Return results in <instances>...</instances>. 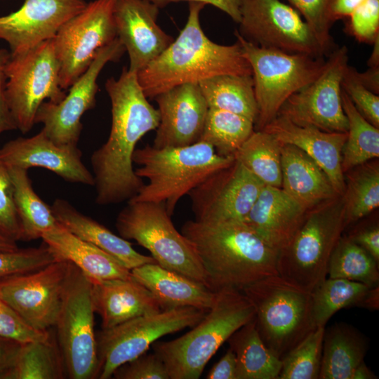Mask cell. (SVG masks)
<instances>
[{"label":"cell","instance_id":"11a10c76","mask_svg":"<svg viewBox=\"0 0 379 379\" xmlns=\"http://www.w3.org/2000/svg\"><path fill=\"white\" fill-rule=\"evenodd\" d=\"M366 0H331L330 15L333 23L348 18Z\"/></svg>","mask_w":379,"mask_h":379},{"label":"cell","instance_id":"1f68e13d","mask_svg":"<svg viewBox=\"0 0 379 379\" xmlns=\"http://www.w3.org/2000/svg\"><path fill=\"white\" fill-rule=\"evenodd\" d=\"M199 86L208 108L236 113L255 124L258 107L252 75L221 74L204 79Z\"/></svg>","mask_w":379,"mask_h":379},{"label":"cell","instance_id":"f35d334b","mask_svg":"<svg viewBox=\"0 0 379 379\" xmlns=\"http://www.w3.org/2000/svg\"><path fill=\"white\" fill-rule=\"evenodd\" d=\"M327 275L379 286V265L362 247L348 237L340 238L331 255Z\"/></svg>","mask_w":379,"mask_h":379},{"label":"cell","instance_id":"bcb514c9","mask_svg":"<svg viewBox=\"0 0 379 379\" xmlns=\"http://www.w3.org/2000/svg\"><path fill=\"white\" fill-rule=\"evenodd\" d=\"M348 18L347 30L358 41L373 44L379 37V0H366Z\"/></svg>","mask_w":379,"mask_h":379},{"label":"cell","instance_id":"f5cc1de1","mask_svg":"<svg viewBox=\"0 0 379 379\" xmlns=\"http://www.w3.org/2000/svg\"><path fill=\"white\" fill-rule=\"evenodd\" d=\"M155 4L159 9L167 5L186 1L188 2H201L204 4H210L228 15L234 22L239 23L240 20V6L241 0H147Z\"/></svg>","mask_w":379,"mask_h":379},{"label":"cell","instance_id":"9f6ffc18","mask_svg":"<svg viewBox=\"0 0 379 379\" xmlns=\"http://www.w3.org/2000/svg\"><path fill=\"white\" fill-rule=\"evenodd\" d=\"M356 75L359 81L371 91L379 93V67H369L364 72L356 71Z\"/></svg>","mask_w":379,"mask_h":379},{"label":"cell","instance_id":"7bdbcfd3","mask_svg":"<svg viewBox=\"0 0 379 379\" xmlns=\"http://www.w3.org/2000/svg\"><path fill=\"white\" fill-rule=\"evenodd\" d=\"M303 17L304 21L328 55L335 48L330 34L331 0H286Z\"/></svg>","mask_w":379,"mask_h":379},{"label":"cell","instance_id":"5bb4252c","mask_svg":"<svg viewBox=\"0 0 379 379\" xmlns=\"http://www.w3.org/2000/svg\"><path fill=\"white\" fill-rule=\"evenodd\" d=\"M237 32L262 48L314 57L328 55L307 23L281 0H241Z\"/></svg>","mask_w":379,"mask_h":379},{"label":"cell","instance_id":"d4e9b609","mask_svg":"<svg viewBox=\"0 0 379 379\" xmlns=\"http://www.w3.org/2000/svg\"><path fill=\"white\" fill-rule=\"evenodd\" d=\"M91 281L93 308L101 318L102 328L161 311L153 294L133 277Z\"/></svg>","mask_w":379,"mask_h":379},{"label":"cell","instance_id":"5b68a950","mask_svg":"<svg viewBox=\"0 0 379 379\" xmlns=\"http://www.w3.org/2000/svg\"><path fill=\"white\" fill-rule=\"evenodd\" d=\"M255 315L241 291L223 288L216 291L214 305L190 331L172 340H157L151 346L170 379H198L220 347Z\"/></svg>","mask_w":379,"mask_h":379},{"label":"cell","instance_id":"f6af8a7d","mask_svg":"<svg viewBox=\"0 0 379 379\" xmlns=\"http://www.w3.org/2000/svg\"><path fill=\"white\" fill-rule=\"evenodd\" d=\"M357 69L349 65L344 72L341 86L359 112L379 128V96L366 88L356 75Z\"/></svg>","mask_w":379,"mask_h":379},{"label":"cell","instance_id":"484cf974","mask_svg":"<svg viewBox=\"0 0 379 379\" xmlns=\"http://www.w3.org/2000/svg\"><path fill=\"white\" fill-rule=\"evenodd\" d=\"M131 272L133 277L153 294L161 310L180 307L209 310L215 303L216 292L157 263L142 265Z\"/></svg>","mask_w":379,"mask_h":379},{"label":"cell","instance_id":"30bf717a","mask_svg":"<svg viewBox=\"0 0 379 379\" xmlns=\"http://www.w3.org/2000/svg\"><path fill=\"white\" fill-rule=\"evenodd\" d=\"M59 71L53 39L24 52L10 53L6 67V99L16 128L22 133L32 128L45 100L56 103L65 96Z\"/></svg>","mask_w":379,"mask_h":379},{"label":"cell","instance_id":"e0dca14e","mask_svg":"<svg viewBox=\"0 0 379 379\" xmlns=\"http://www.w3.org/2000/svg\"><path fill=\"white\" fill-rule=\"evenodd\" d=\"M69 262L57 260L42 269L0 281V296L33 329L55 326L62 305Z\"/></svg>","mask_w":379,"mask_h":379},{"label":"cell","instance_id":"7402d4cb","mask_svg":"<svg viewBox=\"0 0 379 379\" xmlns=\"http://www.w3.org/2000/svg\"><path fill=\"white\" fill-rule=\"evenodd\" d=\"M81 158L77 146L59 145L42 129L32 137L11 140L0 148V159L8 167L43 168L67 182L94 186L93 175Z\"/></svg>","mask_w":379,"mask_h":379},{"label":"cell","instance_id":"6da1fadb","mask_svg":"<svg viewBox=\"0 0 379 379\" xmlns=\"http://www.w3.org/2000/svg\"><path fill=\"white\" fill-rule=\"evenodd\" d=\"M105 89L112 106L111 129L91 157L99 205L129 201L142 187V179L133 170V154L138 142L159 123L158 109L149 102L136 72L124 67L117 79L107 80Z\"/></svg>","mask_w":379,"mask_h":379},{"label":"cell","instance_id":"277c9868","mask_svg":"<svg viewBox=\"0 0 379 379\" xmlns=\"http://www.w3.org/2000/svg\"><path fill=\"white\" fill-rule=\"evenodd\" d=\"M132 160L140 166L135 174L147 183L129 201L163 203L172 216L182 197L213 173L230 166L234 157L220 156L211 145L199 141L184 147L147 145L135 149Z\"/></svg>","mask_w":379,"mask_h":379},{"label":"cell","instance_id":"836d02e7","mask_svg":"<svg viewBox=\"0 0 379 379\" xmlns=\"http://www.w3.org/2000/svg\"><path fill=\"white\" fill-rule=\"evenodd\" d=\"M281 143L265 131H255L234 155L265 185L281 187Z\"/></svg>","mask_w":379,"mask_h":379},{"label":"cell","instance_id":"52a82bcc","mask_svg":"<svg viewBox=\"0 0 379 379\" xmlns=\"http://www.w3.org/2000/svg\"><path fill=\"white\" fill-rule=\"evenodd\" d=\"M234 34L252 69L258 107L254 128L261 131L277 117L291 95L321 74L326 58L262 48L244 39L237 30Z\"/></svg>","mask_w":379,"mask_h":379},{"label":"cell","instance_id":"9a60e30c","mask_svg":"<svg viewBox=\"0 0 379 379\" xmlns=\"http://www.w3.org/2000/svg\"><path fill=\"white\" fill-rule=\"evenodd\" d=\"M348 60L347 47L337 46L326 57L321 74L291 95L277 116L302 126L330 133H347L348 122L342 105L341 82Z\"/></svg>","mask_w":379,"mask_h":379},{"label":"cell","instance_id":"8992f818","mask_svg":"<svg viewBox=\"0 0 379 379\" xmlns=\"http://www.w3.org/2000/svg\"><path fill=\"white\" fill-rule=\"evenodd\" d=\"M241 291L254 307L261 339L281 360L317 328L312 312V293L279 274L261 279Z\"/></svg>","mask_w":379,"mask_h":379},{"label":"cell","instance_id":"91938a15","mask_svg":"<svg viewBox=\"0 0 379 379\" xmlns=\"http://www.w3.org/2000/svg\"><path fill=\"white\" fill-rule=\"evenodd\" d=\"M18 248L17 242L0 235V251H13Z\"/></svg>","mask_w":379,"mask_h":379},{"label":"cell","instance_id":"d6a6232c","mask_svg":"<svg viewBox=\"0 0 379 379\" xmlns=\"http://www.w3.org/2000/svg\"><path fill=\"white\" fill-rule=\"evenodd\" d=\"M13 185L15 208L19 217L21 241H32L54 228L58 224L51 206L35 192L27 169L8 167Z\"/></svg>","mask_w":379,"mask_h":379},{"label":"cell","instance_id":"680465c9","mask_svg":"<svg viewBox=\"0 0 379 379\" xmlns=\"http://www.w3.org/2000/svg\"><path fill=\"white\" fill-rule=\"evenodd\" d=\"M373 44V49L368 61L369 67H379V37L375 40Z\"/></svg>","mask_w":379,"mask_h":379},{"label":"cell","instance_id":"ab89813d","mask_svg":"<svg viewBox=\"0 0 379 379\" xmlns=\"http://www.w3.org/2000/svg\"><path fill=\"white\" fill-rule=\"evenodd\" d=\"M343 208L345 225L368 215L379 206V168L367 165L350 177Z\"/></svg>","mask_w":379,"mask_h":379},{"label":"cell","instance_id":"d6986e66","mask_svg":"<svg viewBox=\"0 0 379 379\" xmlns=\"http://www.w3.org/2000/svg\"><path fill=\"white\" fill-rule=\"evenodd\" d=\"M85 0H25L21 7L0 16V39L11 54L52 39L59 29L86 6Z\"/></svg>","mask_w":379,"mask_h":379},{"label":"cell","instance_id":"9c48e42d","mask_svg":"<svg viewBox=\"0 0 379 379\" xmlns=\"http://www.w3.org/2000/svg\"><path fill=\"white\" fill-rule=\"evenodd\" d=\"M91 279L69 262L60 310L55 325L66 374L95 379L98 359Z\"/></svg>","mask_w":379,"mask_h":379},{"label":"cell","instance_id":"3957f363","mask_svg":"<svg viewBox=\"0 0 379 379\" xmlns=\"http://www.w3.org/2000/svg\"><path fill=\"white\" fill-rule=\"evenodd\" d=\"M206 4L191 1L185 27L157 58L137 73L147 98L177 86L200 81L221 74L252 75L240 44L221 45L204 32L200 13Z\"/></svg>","mask_w":379,"mask_h":379},{"label":"cell","instance_id":"4fadbf2b","mask_svg":"<svg viewBox=\"0 0 379 379\" xmlns=\"http://www.w3.org/2000/svg\"><path fill=\"white\" fill-rule=\"evenodd\" d=\"M114 0H94L67 21L53 38L60 86L67 89L88 68L98 52L117 37Z\"/></svg>","mask_w":379,"mask_h":379},{"label":"cell","instance_id":"816d5d0a","mask_svg":"<svg viewBox=\"0 0 379 379\" xmlns=\"http://www.w3.org/2000/svg\"><path fill=\"white\" fill-rule=\"evenodd\" d=\"M22 343L0 335V379H10Z\"/></svg>","mask_w":379,"mask_h":379},{"label":"cell","instance_id":"7a4b0ae2","mask_svg":"<svg viewBox=\"0 0 379 379\" xmlns=\"http://www.w3.org/2000/svg\"><path fill=\"white\" fill-rule=\"evenodd\" d=\"M181 233L194 246L213 291H242L261 279L278 274L279 251L243 221L188 220Z\"/></svg>","mask_w":379,"mask_h":379},{"label":"cell","instance_id":"2e32d148","mask_svg":"<svg viewBox=\"0 0 379 379\" xmlns=\"http://www.w3.org/2000/svg\"><path fill=\"white\" fill-rule=\"evenodd\" d=\"M125 51L117 37L98 52L88 68L69 87L62 100L41 105L35 116V124H43L42 130L52 141L59 145L77 146L83 127L81 117L95 104L100 73L107 62L119 60Z\"/></svg>","mask_w":379,"mask_h":379},{"label":"cell","instance_id":"8d00e7d4","mask_svg":"<svg viewBox=\"0 0 379 379\" xmlns=\"http://www.w3.org/2000/svg\"><path fill=\"white\" fill-rule=\"evenodd\" d=\"M255 131L254 122L231 112L208 108L199 141L211 145L216 153L233 157Z\"/></svg>","mask_w":379,"mask_h":379},{"label":"cell","instance_id":"ba28073f","mask_svg":"<svg viewBox=\"0 0 379 379\" xmlns=\"http://www.w3.org/2000/svg\"><path fill=\"white\" fill-rule=\"evenodd\" d=\"M171 217L163 203L128 201L115 225L120 237L148 250L157 264L208 288L194 246L176 230Z\"/></svg>","mask_w":379,"mask_h":379},{"label":"cell","instance_id":"681fc988","mask_svg":"<svg viewBox=\"0 0 379 379\" xmlns=\"http://www.w3.org/2000/svg\"><path fill=\"white\" fill-rule=\"evenodd\" d=\"M9 57L10 53L0 48V135L6 131L17 129L8 106L6 94V67Z\"/></svg>","mask_w":379,"mask_h":379},{"label":"cell","instance_id":"7c38bea8","mask_svg":"<svg viewBox=\"0 0 379 379\" xmlns=\"http://www.w3.org/2000/svg\"><path fill=\"white\" fill-rule=\"evenodd\" d=\"M345 226L343 208L307 215L290 244L279 252L278 274L312 292L326 278L331 255Z\"/></svg>","mask_w":379,"mask_h":379},{"label":"cell","instance_id":"f1b7e54d","mask_svg":"<svg viewBox=\"0 0 379 379\" xmlns=\"http://www.w3.org/2000/svg\"><path fill=\"white\" fill-rule=\"evenodd\" d=\"M41 239L58 260H67L91 280L129 279L131 270L95 246L77 237L61 224L45 232Z\"/></svg>","mask_w":379,"mask_h":379},{"label":"cell","instance_id":"f546056e","mask_svg":"<svg viewBox=\"0 0 379 379\" xmlns=\"http://www.w3.org/2000/svg\"><path fill=\"white\" fill-rule=\"evenodd\" d=\"M368 338L346 323L324 329L319 379H354L364 362Z\"/></svg>","mask_w":379,"mask_h":379},{"label":"cell","instance_id":"8fae6325","mask_svg":"<svg viewBox=\"0 0 379 379\" xmlns=\"http://www.w3.org/2000/svg\"><path fill=\"white\" fill-rule=\"evenodd\" d=\"M207 311L193 307H175L102 328L96 333V378H111L117 368L147 352L161 337L194 326Z\"/></svg>","mask_w":379,"mask_h":379},{"label":"cell","instance_id":"60d3db41","mask_svg":"<svg viewBox=\"0 0 379 379\" xmlns=\"http://www.w3.org/2000/svg\"><path fill=\"white\" fill-rule=\"evenodd\" d=\"M325 327H317L282 359L279 379H318Z\"/></svg>","mask_w":379,"mask_h":379},{"label":"cell","instance_id":"cb8c5ba5","mask_svg":"<svg viewBox=\"0 0 379 379\" xmlns=\"http://www.w3.org/2000/svg\"><path fill=\"white\" fill-rule=\"evenodd\" d=\"M307 212L281 188L265 185L243 222L280 251L290 244Z\"/></svg>","mask_w":379,"mask_h":379},{"label":"cell","instance_id":"d590c367","mask_svg":"<svg viewBox=\"0 0 379 379\" xmlns=\"http://www.w3.org/2000/svg\"><path fill=\"white\" fill-rule=\"evenodd\" d=\"M65 373L58 343L49 334L22 343L10 379H62Z\"/></svg>","mask_w":379,"mask_h":379},{"label":"cell","instance_id":"db71d44e","mask_svg":"<svg viewBox=\"0 0 379 379\" xmlns=\"http://www.w3.org/2000/svg\"><path fill=\"white\" fill-rule=\"evenodd\" d=\"M207 379H237V359L229 348L208 372Z\"/></svg>","mask_w":379,"mask_h":379},{"label":"cell","instance_id":"4316f807","mask_svg":"<svg viewBox=\"0 0 379 379\" xmlns=\"http://www.w3.org/2000/svg\"><path fill=\"white\" fill-rule=\"evenodd\" d=\"M281 189L307 211L337 192L319 166L297 147L281 144Z\"/></svg>","mask_w":379,"mask_h":379},{"label":"cell","instance_id":"e575fe53","mask_svg":"<svg viewBox=\"0 0 379 379\" xmlns=\"http://www.w3.org/2000/svg\"><path fill=\"white\" fill-rule=\"evenodd\" d=\"M342 105L348 122L347 136L342 151L343 173L379 157V128L368 121L343 91Z\"/></svg>","mask_w":379,"mask_h":379},{"label":"cell","instance_id":"ee69618b","mask_svg":"<svg viewBox=\"0 0 379 379\" xmlns=\"http://www.w3.org/2000/svg\"><path fill=\"white\" fill-rule=\"evenodd\" d=\"M0 235L17 242L22 231L8 167L0 159Z\"/></svg>","mask_w":379,"mask_h":379},{"label":"cell","instance_id":"4dcf8cb0","mask_svg":"<svg viewBox=\"0 0 379 379\" xmlns=\"http://www.w3.org/2000/svg\"><path fill=\"white\" fill-rule=\"evenodd\" d=\"M237 359V379H279L282 361L264 344L255 318L227 340Z\"/></svg>","mask_w":379,"mask_h":379},{"label":"cell","instance_id":"ac0fdd59","mask_svg":"<svg viewBox=\"0 0 379 379\" xmlns=\"http://www.w3.org/2000/svg\"><path fill=\"white\" fill-rule=\"evenodd\" d=\"M265 185L234 159L199 184L188 194L194 220L243 221Z\"/></svg>","mask_w":379,"mask_h":379},{"label":"cell","instance_id":"603a6c76","mask_svg":"<svg viewBox=\"0 0 379 379\" xmlns=\"http://www.w3.org/2000/svg\"><path fill=\"white\" fill-rule=\"evenodd\" d=\"M261 131L273 135L281 144L292 145L303 151L327 175L337 194L344 193L345 182L341 161L347 133H330L299 126L281 116Z\"/></svg>","mask_w":379,"mask_h":379},{"label":"cell","instance_id":"f907efd6","mask_svg":"<svg viewBox=\"0 0 379 379\" xmlns=\"http://www.w3.org/2000/svg\"><path fill=\"white\" fill-rule=\"evenodd\" d=\"M347 237L366 251L379 265V227L378 225L358 228Z\"/></svg>","mask_w":379,"mask_h":379},{"label":"cell","instance_id":"ffe728a7","mask_svg":"<svg viewBox=\"0 0 379 379\" xmlns=\"http://www.w3.org/2000/svg\"><path fill=\"white\" fill-rule=\"evenodd\" d=\"M159 13L147 0H114L117 36L128 52L131 72L142 69L174 40L157 24Z\"/></svg>","mask_w":379,"mask_h":379},{"label":"cell","instance_id":"c3c4849f","mask_svg":"<svg viewBox=\"0 0 379 379\" xmlns=\"http://www.w3.org/2000/svg\"><path fill=\"white\" fill-rule=\"evenodd\" d=\"M49 332L37 331L28 326L0 296V335L20 343L47 338Z\"/></svg>","mask_w":379,"mask_h":379},{"label":"cell","instance_id":"6f0895ef","mask_svg":"<svg viewBox=\"0 0 379 379\" xmlns=\"http://www.w3.org/2000/svg\"><path fill=\"white\" fill-rule=\"evenodd\" d=\"M360 307L370 310H378L379 308V286L371 287L359 305Z\"/></svg>","mask_w":379,"mask_h":379},{"label":"cell","instance_id":"74e56055","mask_svg":"<svg viewBox=\"0 0 379 379\" xmlns=\"http://www.w3.org/2000/svg\"><path fill=\"white\" fill-rule=\"evenodd\" d=\"M371 287L361 282L340 278L325 279L312 293V312L316 327H326L338 310L359 307Z\"/></svg>","mask_w":379,"mask_h":379},{"label":"cell","instance_id":"7dc6e473","mask_svg":"<svg viewBox=\"0 0 379 379\" xmlns=\"http://www.w3.org/2000/svg\"><path fill=\"white\" fill-rule=\"evenodd\" d=\"M116 379H170L162 360L154 352H147L117 368Z\"/></svg>","mask_w":379,"mask_h":379},{"label":"cell","instance_id":"83f0119b","mask_svg":"<svg viewBox=\"0 0 379 379\" xmlns=\"http://www.w3.org/2000/svg\"><path fill=\"white\" fill-rule=\"evenodd\" d=\"M51 209L57 221L68 231L112 255L129 270L142 265L156 263L152 256L138 253L126 239L83 214L67 200L55 199Z\"/></svg>","mask_w":379,"mask_h":379},{"label":"cell","instance_id":"b9f144b4","mask_svg":"<svg viewBox=\"0 0 379 379\" xmlns=\"http://www.w3.org/2000/svg\"><path fill=\"white\" fill-rule=\"evenodd\" d=\"M57 260L44 241L38 247L0 251V281L35 272Z\"/></svg>","mask_w":379,"mask_h":379},{"label":"cell","instance_id":"44dd1931","mask_svg":"<svg viewBox=\"0 0 379 379\" xmlns=\"http://www.w3.org/2000/svg\"><path fill=\"white\" fill-rule=\"evenodd\" d=\"M154 99L159 114L154 147H184L199 141L208 106L199 84L177 86Z\"/></svg>","mask_w":379,"mask_h":379}]
</instances>
